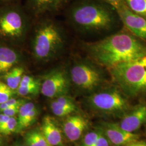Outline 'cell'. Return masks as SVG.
<instances>
[{"mask_svg":"<svg viewBox=\"0 0 146 146\" xmlns=\"http://www.w3.org/2000/svg\"><path fill=\"white\" fill-rule=\"evenodd\" d=\"M66 19L84 42L99 40L123 27L117 11L102 0L74 1L66 10Z\"/></svg>","mask_w":146,"mask_h":146,"instance_id":"cell-1","label":"cell"},{"mask_svg":"<svg viewBox=\"0 0 146 146\" xmlns=\"http://www.w3.org/2000/svg\"><path fill=\"white\" fill-rule=\"evenodd\" d=\"M84 56L109 70L146 55V43L125 28L94 42L81 41Z\"/></svg>","mask_w":146,"mask_h":146,"instance_id":"cell-2","label":"cell"},{"mask_svg":"<svg viewBox=\"0 0 146 146\" xmlns=\"http://www.w3.org/2000/svg\"><path fill=\"white\" fill-rule=\"evenodd\" d=\"M40 19L30 31L29 48L33 60L44 64L62 54L67 37L64 28L58 22L47 17Z\"/></svg>","mask_w":146,"mask_h":146,"instance_id":"cell-3","label":"cell"},{"mask_svg":"<svg viewBox=\"0 0 146 146\" xmlns=\"http://www.w3.org/2000/svg\"><path fill=\"white\" fill-rule=\"evenodd\" d=\"M66 68L70 84L87 96L112 81L108 69L86 56L74 57Z\"/></svg>","mask_w":146,"mask_h":146,"instance_id":"cell-4","label":"cell"},{"mask_svg":"<svg viewBox=\"0 0 146 146\" xmlns=\"http://www.w3.org/2000/svg\"><path fill=\"white\" fill-rule=\"evenodd\" d=\"M113 83L129 100L146 101V55L108 70Z\"/></svg>","mask_w":146,"mask_h":146,"instance_id":"cell-5","label":"cell"},{"mask_svg":"<svg viewBox=\"0 0 146 146\" xmlns=\"http://www.w3.org/2000/svg\"><path fill=\"white\" fill-rule=\"evenodd\" d=\"M86 102L89 108L97 112L120 117L132 107L130 100L112 81L87 95Z\"/></svg>","mask_w":146,"mask_h":146,"instance_id":"cell-6","label":"cell"},{"mask_svg":"<svg viewBox=\"0 0 146 146\" xmlns=\"http://www.w3.org/2000/svg\"><path fill=\"white\" fill-rule=\"evenodd\" d=\"M29 16L21 8H9L0 13V35L18 43H25L31 30Z\"/></svg>","mask_w":146,"mask_h":146,"instance_id":"cell-7","label":"cell"},{"mask_svg":"<svg viewBox=\"0 0 146 146\" xmlns=\"http://www.w3.org/2000/svg\"><path fill=\"white\" fill-rule=\"evenodd\" d=\"M70 82L66 66L58 67L47 73L41 81L40 92L48 98L67 95Z\"/></svg>","mask_w":146,"mask_h":146,"instance_id":"cell-8","label":"cell"},{"mask_svg":"<svg viewBox=\"0 0 146 146\" xmlns=\"http://www.w3.org/2000/svg\"><path fill=\"white\" fill-rule=\"evenodd\" d=\"M123 26L146 43V19L131 12L123 4L117 8Z\"/></svg>","mask_w":146,"mask_h":146,"instance_id":"cell-9","label":"cell"},{"mask_svg":"<svg viewBox=\"0 0 146 146\" xmlns=\"http://www.w3.org/2000/svg\"><path fill=\"white\" fill-rule=\"evenodd\" d=\"M99 128L112 146H126L140 139L138 134L125 131L118 123L104 122Z\"/></svg>","mask_w":146,"mask_h":146,"instance_id":"cell-10","label":"cell"},{"mask_svg":"<svg viewBox=\"0 0 146 146\" xmlns=\"http://www.w3.org/2000/svg\"><path fill=\"white\" fill-rule=\"evenodd\" d=\"M125 131L135 133L142 126L146 124V101L132 106L118 123Z\"/></svg>","mask_w":146,"mask_h":146,"instance_id":"cell-11","label":"cell"},{"mask_svg":"<svg viewBox=\"0 0 146 146\" xmlns=\"http://www.w3.org/2000/svg\"><path fill=\"white\" fill-rule=\"evenodd\" d=\"M71 0H27L30 11L36 17H43L58 12Z\"/></svg>","mask_w":146,"mask_h":146,"instance_id":"cell-12","label":"cell"},{"mask_svg":"<svg viewBox=\"0 0 146 146\" xmlns=\"http://www.w3.org/2000/svg\"><path fill=\"white\" fill-rule=\"evenodd\" d=\"M88 126V121L82 116L69 115L63 123V131L69 141H77Z\"/></svg>","mask_w":146,"mask_h":146,"instance_id":"cell-13","label":"cell"},{"mask_svg":"<svg viewBox=\"0 0 146 146\" xmlns=\"http://www.w3.org/2000/svg\"><path fill=\"white\" fill-rule=\"evenodd\" d=\"M23 59L20 52L11 47L0 46V74H5L16 66Z\"/></svg>","mask_w":146,"mask_h":146,"instance_id":"cell-14","label":"cell"},{"mask_svg":"<svg viewBox=\"0 0 146 146\" xmlns=\"http://www.w3.org/2000/svg\"><path fill=\"white\" fill-rule=\"evenodd\" d=\"M41 131L51 146H62L61 131L52 117L46 116L43 119Z\"/></svg>","mask_w":146,"mask_h":146,"instance_id":"cell-15","label":"cell"},{"mask_svg":"<svg viewBox=\"0 0 146 146\" xmlns=\"http://www.w3.org/2000/svg\"><path fill=\"white\" fill-rule=\"evenodd\" d=\"M25 72V68L21 66H18L11 69L10 71L4 75L5 84L9 88L16 91L20 86Z\"/></svg>","mask_w":146,"mask_h":146,"instance_id":"cell-16","label":"cell"},{"mask_svg":"<svg viewBox=\"0 0 146 146\" xmlns=\"http://www.w3.org/2000/svg\"><path fill=\"white\" fill-rule=\"evenodd\" d=\"M27 146H52L47 141L41 131L34 130L27 133L25 136Z\"/></svg>","mask_w":146,"mask_h":146,"instance_id":"cell-17","label":"cell"},{"mask_svg":"<svg viewBox=\"0 0 146 146\" xmlns=\"http://www.w3.org/2000/svg\"><path fill=\"white\" fill-rule=\"evenodd\" d=\"M36 107V106L33 102H29L28 101L21 106L17 114V126L16 129L17 133H19L22 131V126L25 121L31 110Z\"/></svg>","mask_w":146,"mask_h":146,"instance_id":"cell-18","label":"cell"},{"mask_svg":"<svg viewBox=\"0 0 146 146\" xmlns=\"http://www.w3.org/2000/svg\"><path fill=\"white\" fill-rule=\"evenodd\" d=\"M126 7L137 15L146 19V0H123Z\"/></svg>","mask_w":146,"mask_h":146,"instance_id":"cell-19","label":"cell"},{"mask_svg":"<svg viewBox=\"0 0 146 146\" xmlns=\"http://www.w3.org/2000/svg\"><path fill=\"white\" fill-rule=\"evenodd\" d=\"M41 81L39 80L37 82L26 86H19L16 90V94L22 97L29 96H35L40 92Z\"/></svg>","mask_w":146,"mask_h":146,"instance_id":"cell-20","label":"cell"},{"mask_svg":"<svg viewBox=\"0 0 146 146\" xmlns=\"http://www.w3.org/2000/svg\"><path fill=\"white\" fill-rule=\"evenodd\" d=\"M50 108L52 113L58 117H64L69 116L77 111L75 110L63 106L57 103L54 100H52L50 104Z\"/></svg>","mask_w":146,"mask_h":146,"instance_id":"cell-21","label":"cell"},{"mask_svg":"<svg viewBox=\"0 0 146 146\" xmlns=\"http://www.w3.org/2000/svg\"><path fill=\"white\" fill-rule=\"evenodd\" d=\"M17 120L15 117H11L3 125L0 127V134L3 135H9L16 132Z\"/></svg>","mask_w":146,"mask_h":146,"instance_id":"cell-22","label":"cell"},{"mask_svg":"<svg viewBox=\"0 0 146 146\" xmlns=\"http://www.w3.org/2000/svg\"><path fill=\"white\" fill-rule=\"evenodd\" d=\"M15 94V90L9 88L5 83L0 81V104L13 98Z\"/></svg>","mask_w":146,"mask_h":146,"instance_id":"cell-23","label":"cell"},{"mask_svg":"<svg viewBox=\"0 0 146 146\" xmlns=\"http://www.w3.org/2000/svg\"><path fill=\"white\" fill-rule=\"evenodd\" d=\"M99 129L89 131L84 136L81 146H94L99 135Z\"/></svg>","mask_w":146,"mask_h":146,"instance_id":"cell-24","label":"cell"},{"mask_svg":"<svg viewBox=\"0 0 146 146\" xmlns=\"http://www.w3.org/2000/svg\"><path fill=\"white\" fill-rule=\"evenodd\" d=\"M27 101V100L25 99H15L11 98L5 102L0 104V112L5 109L13 106H21Z\"/></svg>","mask_w":146,"mask_h":146,"instance_id":"cell-25","label":"cell"},{"mask_svg":"<svg viewBox=\"0 0 146 146\" xmlns=\"http://www.w3.org/2000/svg\"><path fill=\"white\" fill-rule=\"evenodd\" d=\"M38 112V110L37 107L31 110L24 122V123L22 126V131L27 127H29L30 125H31L35 121Z\"/></svg>","mask_w":146,"mask_h":146,"instance_id":"cell-26","label":"cell"},{"mask_svg":"<svg viewBox=\"0 0 146 146\" xmlns=\"http://www.w3.org/2000/svg\"><path fill=\"white\" fill-rule=\"evenodd\" d=\"M99 129L100 133L99 135L98 136V138L97 140L96 141L94 146H110V142L104 135V134L101 131V129Z\"/></svg>","mask_w":146,"mask_h":146,"instance_id":"cell-27","label":"cell"},{"mask_svg":"<svg viewBox=\"0 0 146 146\" xmlns=\"http://www.w3.org/2000/svg\"><path fill=\"white\" fill-rule=\"evenodd\" d=\"M38 80H39L35 78L34 77H33L32 76L24 74L22 78L21 83L20 84L19 86H26L28 85H30V84L36 82Z\"/></svg>","mask_w":146,"mask_h":146,"instance_id":"cell-28","label":"cell"},{"mask_svg":"<svg viewBox=\"0 0 146 146\" xmlns=\"http://www.w3.org/2000/svg\"><path fill=\"white\" fill-rule=\"evenodd\" d=\"M21 106H13L8 108L5 110L1 111V113L7 115L9 117H14L15 115H17L19 111V110Z\"/></svg>","mask_w":146,"mask_h":146,"instance_id":"cell-29","label":"cell"},{"mask_svg":"<svg viewBox=\"0 0 146 146\" xmlns=\"http://www.w3.org/2000/svg\"><path fill=\"white\" fill-rule=\"evenodd\" d=\"M102 1L113 6L115 9H116L121 5L125 4L123 0H102Z\"/></svg>","mask_w":146,"mask_h":146,"instance_id":"cell-30","label":"cell"},{"mask_svg":"<svg viewBox=\"0 0 146 146\" xmlns=\"http://www.w3.org/2000/svg\"><path fill=\"white\" fill-rule=\"evenodd\" d=\"M10 118V117L5 115L2 113L0 114V127L3 125L5 122Z\"/></svg>","mask_w":146,"mask_h":146,"instance_id":"cell-31","label":"cell"},{"mask_svg":"<svg viewBox=\"0 0 146 146\" xmlns=\"http://www.w3.org/2000/svg\"><path fill=\"white\" fill-rule=\"evenodd\" d=\"M126 146H146V143L143 141H139V140L137 141L131 142Z\"/></svg>","mask_w":146,"mask_h":146,"instance_id":"cell-32","label":"cell"},{"mask_svg":"<svg viewBox=\"0 0 146 146\" xmlns=\"http://www.w3.org/2000/svg\"><path fill=\"white\" fill-rule=\"evenodd\" d=\"M0 146H2V140L0 139Z\"/></svg>","mask_w":146,"mask_h":146,"instance_id":"cell-33","label":"cell"},{"mask_svg":"<svg viewBox=\"0 0 146 146\" xmlns=\"http://www.w3.org/2000/svg\"><path fill=\"white\" fill-rule=\"evenodd\" d=\"M1 1H7V0H1Z\"/></svg>","mask_w":146,"mask_h":146,"instance_id":"cell-34","label":"cell"},{"mask_svg":"<svg viewBox=\"0 0 146 146\" xmlns=\"http://www.w3.org/2000/svg\"><path fill=\"white\" fill-rule=\"evenodd\" d=\"M22 146V145H21V146Z\"/></svg>","mask_w":146,"mask_h":146,"instance_id":"cell-35","label":"cell"}]
</instances>
